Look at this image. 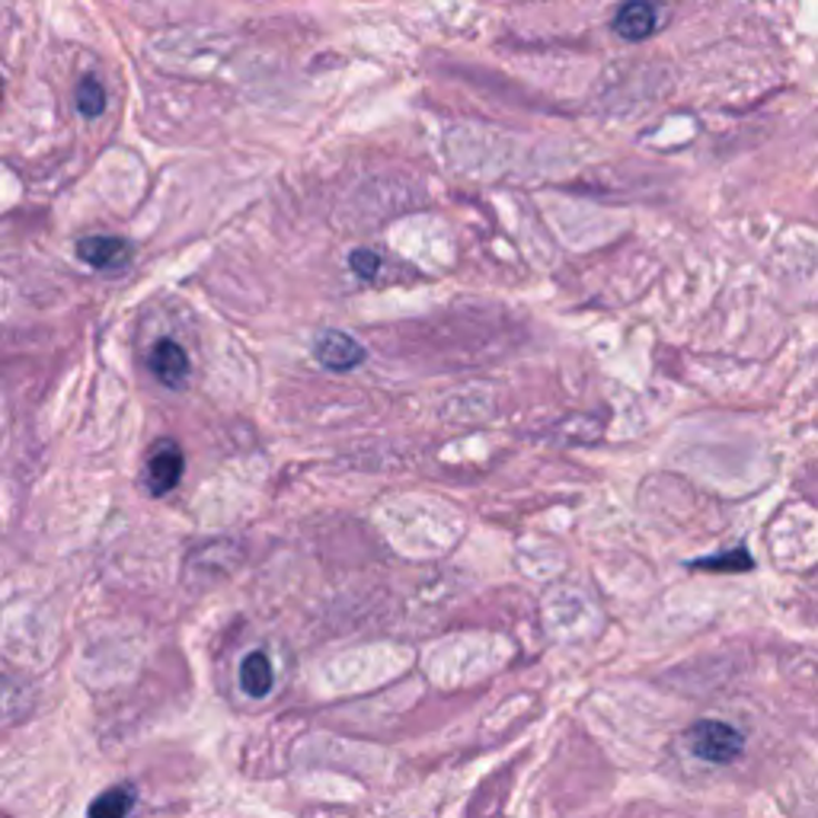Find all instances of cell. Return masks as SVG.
Segmentation results:
<instances>
[{
  "instance_id": "1",
  "label": "cell",
  "mask_w": 818,
  "mask_h": 818,
  "mask_svg": "<svg viewBox=\"0 0 818 818\" xmlns=\"http://www.w3.org/2000/svg\"><path fill=\"white\" fill-rule=\"evenodd\" d=\"M690 751L700 758V761H710V765H729L736 761L745 748L739 729H732L729 722H719V719H704L697 726H690L688 732Z\"/></svg>"
},
{
  "instance_id": "2",
  "label": "cell",
  "mask_w": 818,
  "mask_h": 818,
  "mask_svg": "<svg viewBox=\"0 0 818 818\" xmlns=\"http://www.w3.org/2000/svg\"><path fill=\"white\" fill-rule=\"evenodd\" d=\"M182 467H186L182 448H179L173 438H160V441L153 445L148 467H144L151 496H167V492H173L179 486V480H182Z\"/></svg>"
},
{
  "instance_id": "3",
  "label": "cell",
  "mask_w": 818,
  "mask_h": 818,
  "mask_svg": "<svg viewBox=\"0 0 818 818\" xmlns=\"http://www.w3.org/2000/svg\"><path fill=\"white\" fill-rule=\"evenodd\" d=\"M313 356H317V361H320L323 368H330V371H349V368L361 365L365 349H361V342H356L349 332L327 330L317 336Z\"/></svg>"
},
{
  "instance_id": "4",
  "label": "cell",
  "mask_w": 818,
  "mask_h": 818,
  "mask_svg": "<svg viewBox=\"0 0 818 818\" xmlns=\"http://www.w3.org/2000/svg\"><path fill=\"white\" fill-rule=\"evenodd\" d=\"M656 23H659V10L649 0H627L614 17V32L627 42H639L656 32Z\"/></svg>"
},
{
  "instance_id": "5",
  "label": "cell",
  "mask_w": 818,
  "mask_h": 818,
  "mask_svg": "<svg viewBox=\"0 0 818 818\" xmlns=\"http://www.w3.org/2000/svg\"><path fill=\"white\" fill-rule=\"evenodd\" d=\"M151 371L163 387H182L189 378V356L173 339H160L151 352Z\"/></svg>"
},
{
  "instance_id": "6",
  "label": "cell",
  "mask_w": 818,
  "mask_h": 818,
  "mask_svg": "<svg viewBox=\"0 0 818 818\" xmlns=\"http://www.w3.org/2000/svg\"><path fill=\"white\" fill-rule=\"evenodd\" d=\"M77 256L93 269H119L131 259V247L122 237H83L77 243Z\"/></svg>"
},
{
  "instance_id": "7",
  "label": "cell",
  "mask_w": 818,
  "mask_h": 818,
  "mask_svg": "<svg viewBox=\"0 0 818 818\" xmlns=\"http://www.w3.org/2000/svg\"><path fill=\"white\" fill-rule=\"evenodd\" d=\"M240 685L250 697H266L272 685H276V675H272V662L266 652H250L243 665H240Z\"/></svg>"
},
{
  "instance_id": "8",
  "label": "cell",
  "mask_w": 818,
  "mask_h": 818,
  "mask_svg": "<svg viewBox=\"0 0 818 818\" xmlns=\"http://www.w3.org/2000/svg\"><path fill=\"white\" fill-rule=\"evenodd\" d=\"M131 806H134V787L119 784V787H109L106 792H100V796L90 802L87 818H128Z\"/></svg>"
},
{
  "instance_id": "9",
  "label": "cell",
  "mask_w": 818,
  "mask_h": 818,
  "mask_svg": "<svg viewBox=\"0 0 818 818\" xmlns=\"http://www.w3.org/2000/svg\"><path fill=\"white\" fill-rule=\"evenodd\" d=\"M74 100L77 109H80L87 119H97V116H102V109H106V87H102L93 74H87L80 83H77Z\"/></svg>"
},
{
  "instance_id": "10",
  "label": "cell",
  "mask_w": 818,
  "mask_h": 818,
  "mask_svg": "<svg viewBox=\"0 0 818 818\" xmlns=\"http://www.w3.org/2000/svg\"><path fill=\"white\" fill-rule=\"evenodd\" d=\"M349 266H352V272H358L361 279H375L378 269H381V259L371 253V250H356V253L349 256Z\"/></svg>"
}]
</instances>
